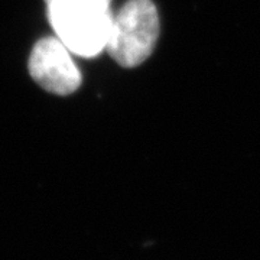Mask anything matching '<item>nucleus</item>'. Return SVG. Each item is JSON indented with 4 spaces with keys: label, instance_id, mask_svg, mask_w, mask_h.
I'll list each match as a JSON object with an SVG mask.
<instances>
[{
    "label": "nucleus",
    "instance_id": "nucleus-1",
    "mask_svg": "<svg viewBox=\"0 0 260 260\" xmlns=\"http://www.w3.org/2000/svg\"><path fill=\"white\" fill-rule=\"evenodd\" d=\"M51 28L74 55L93 58L106 51L112 28V0H44Z\"/></svg>",
    "mask_w": 260,
    "mask_h": 260
},
{
    "label": "nucleus",
    "instance_id": "nucleus-2",
    "mask_svg": "<svg viewBox=\"0 0 260 260\" xmlns=\"http://www.w3.org/2000/svg\"><path fill=\"white\" fill-rule=\"evenodd\" d=\"M159 37L158 10L150 0H129L113 15L106 51L124 68H135L153 52Z\"/></svg>",
    "mask_w": 260,
    "mask_h": 260
},
{
    "label": "nucleus",
    "instance_id": "nucleus-3",
    "mask_svg": "<svg viewBox=\"0 0 260 260\" xmlns=\"http://www.w3.org/2000/svg\"><path fill=\"white\" fill-rule=\"evenodd\" d=\"M73 52L58 37L39 39L28 61L29 75L45 91L55 95L75 93L83 81Z\"/></svg>",
    "mask_w": 260,
    "mask_h": 260
}]
</instances>
